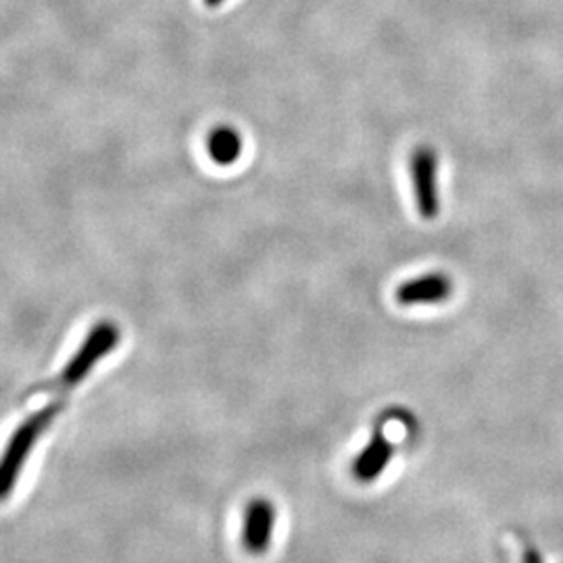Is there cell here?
<instances>
[{
  "instance_id": "cell-1",
  "label": "cell",
  "mask_w": 563,
  "mask_h": 563,
  "mask_svg": "<svg viewBox=\"0 0 563 563\" xmlns=\"http://www.w3.org/2000/svg\"><path fill=\"white\" fill-rule=\"evenodd\" d=\"M60 402H51L41 411L32 413L27 420L15 428L11 439L4 444L0 453V501L13 495L15 484L20 481L21 472L30 460L34 446L41 441L42 434L48 430V426L57 418Z\"/></svg>"
},
{
  "instance_id": "cell-2",
  "label": "cell",
  "mask_w": 563,
  "mask_h": 563,
  "mask_svg": "<svg viewBox=\"0 0 563 563\" xmlns=\"http://www.w3.org/2000/svg\"><path fill=\"white\" fill-rule=\"evenodd\" d=\"M120 328L109 320L92 325L81 341L78 351L71 355V360L65 363L59 376V386L63 390L76 388L78 384L84 383L92 369L120 344Z\"/></svg>"
},
{
  "instance_id": "cell-3",
  "label": "cell",
  "mask_w": 563,
  "mask_h": 563,
  "mask_svg": "<svg viewBox=\"0 0 563 563\" xmlns=\"http://www.w3.org/2000/svg\"><path fill=\"white\" fill-rule=\"evenodd\" d=\"M411 181H413V197L418 211L423 220H434L441 211L439 201V188H437V153L430 146H420L413 151L411 162Z\"/></svg>"
},
{
  "instance_id": "cell-4",
  "label": "cell",
  "mask_w": 563,
  "mask_h": 563,
  "mask_svg": "<svg viewBox=\"0 0 563 563\" xmlns=\"http://www.w3.org/2000/svg\"><path fill=\"white\" fill-rule=\"evenodd\" d=\"M453 284L444 274H426L413 280L402 282L395 290V299L399 305H432L443 302L451 297Z\"/></svg>"
},
{
  "instance_id": "cell-5",
  "label": "cell",
  "mask_w": 563,
  "mask_h": 563,
  "mask_svg": "<svg viewBox=\"0 0 563 563\" xmlns=\"http://www.w3.org/2000/svg\"><path fill=\"white\" fill-rule=\"evenodd\" d=\"M274 507L265 499H255L246 509L242 541L249 553H263L272 541Z\"/></svg>"
},
{
  "instance_id": "cell-6",
  "label": "cell",
  "mask_w": 563,
  "mask_h": 563,
  "mask_svg": "<svg viewBox=\"0 0 563 563\" xmlns=\"http://www.w3.org/2000/svg\"><path fill=\"white\" fill-rule=\"evenodd\" d=\"M390 460H393V444L388 443L383 434H374V439L353 463V476L362 483H372L380 478Z\"/></svg>"
},
{
  "instance_id": "cell-7",
  "label": "cell",
  "mask_w": 563,
  "mask_h": 563,
  "mask_svg": "<svg viewBox=\"0 0 563 563\" xmlns=\"http://www.w3.org/2000/svg\"><path fill=\"white\" fill-rule=\"evenodd\" d=\"M207 153L218 165H232L241 159L242 139L234 128H216L207 136Z\"/></svg>"
},
{
  "instance_id": "cell-8",
  "label": "cell",
  "mask_w": 563,
  "mask_h": 563,
  "mask_svg": "<svg viewBox=\"0 0 563 563\" xmlns=\"http://www.w3.org/2000/svg\"><path fill=\"white\" fill-rule=\"evenodd\" d=\"M522 560L523 563H543V558H541L539 551L532 549V547H523Z\"/></svg>"
},
{
  "instance_id": "cell-9",
  "label": "cell",
  "mask_w": 563,
  "mask_h": 563,
  "mask_svg": "<svg viewBox=\"0 0 563 563\" xmlns=\"http://www.w3.org/2000/svg\"><path fill=\"white\" fill-rule=\"evenodd\" d=\"M205 2V7H209V9H216V7H220L223 0H202Z\"/></svg>"
}]
</instances>
